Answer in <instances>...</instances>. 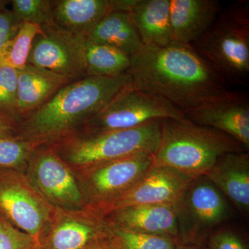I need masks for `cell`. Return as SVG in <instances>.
I'll use <instances>...</instances> for the list:
<instances>
[{
  "label": "cell",
  "mask_w": 249,
  "mask_h": 249,
  "mask_svg": "<svg viewBox=\"0 0 249 249\" xmlns=\"http://www.w3.org/2000/svg\"><path fill=\"white\" fill-rule=\"evenodd\" d=\"M153 165V155H139L74 170L87 206L99 211L132 188Z\"/></svg>",
  "instance_id": "8"
},
{
  "label": "cell",
  "mask_w": 249,
  "mask_h": 249,
  "mask_svg": "<svg viewBox=\"0 0 249 249\" xmlns=\"http://www.w3.org/2000/svg\"><path fill=\"white\" fill-rule=\"evenodd\" d=\"M42 28L44 34L36 36L27 64L46 69L72 81L87 77L86 37L65 30L54 22Z\"/></svg>",
  "instance_id": "11"
},
{
  "label": "cell",
  "mask_w": 249,
  "mask_h": 249,
  "mask_svg": "<svg viewBox=\"0 0 249 249\" xmlns=\"http://www.w3.org/2000/svg\"><path fill=\"white\" fill-rule=\"evenodd\" d=\"M54 210L25 174L0 169V215L11 225L37 241Z\"/></svg>",
  "instance_id": "9"
},
{
  "label": "cell",
  "mask_w": 249,
  "mask_h": 249,
  "mask_svg": "<svg viewBox=\"0 0 249 249\" xmlns=\"http://www.w3.org/2000/svg\"><path fill=\"white\" fill-rule=\"evenodd\" d=\"M183 114L194 124L227 134L249 150V100L246 93L227 90Z\"/></svg>",
  "instance_id": "14"
},
{
  "label": "cell",
  "mask_w": 249,
  "mask_h": 249,
  "mask_svg": "<svg viewBox=\"0 0 249 249\" xmlns=\"http://www.w3.org/2000/svg\"><path fill=\"white\" fill-rule=\"evenodd\" d=\"M194 178L171 167L152 165L131 189L97 212L105 216L137 205H175Z\"/></svg>",
  "instance_id": "13"
},
{
  "label": "cell",
  "mask_w": 249,
  "mask_h": 249,
  "mask_svg": "<svg viewBox=\"0 0 249 249\" xmlns=\"http://www.w3.org/2000/svg\"><path fill=\"white\" fill-rule=\"evenodd\" d=\"M211 249H247L238 234L230 229H218L209 237Z\"/></svg>",
  "instance_id": "29"
},
{
  "label": "cell",
  "mask_w": 249,
  "mask_h": 249,
  "mask_svg": "<svg viewBox=\"0 0 249 249\" xmlns=\"http://www.w3.org/2000/svg\"><path fill=\"white\" fill-rule=\"evenodd\" d=\"M18 124L0 113V137H17Z\"/></svg>",
  "instance_id": "31"
},
{
  "label": "cell",
  "mask_w": 249,
  "mask_h": 249,
  "mask_svg": "<svg viewBox=\"0 0 249 249\" xmlns=\"http://www.w3.org/2000/svg\"><path fill=\"white\" fill-rule=\"evenodd\" d=\"M0 249H37L35 239L0 215Z\"/></svg>",
  "instance_id": "28"
},
{
  "label": "cell",
  "mask_w": 249,
  "mask_h": 249,
  "mask_svg": "<svg viewBox=\"0 0 249 249\" xmlns=\"http://www.w3.org/2000/svg\"><path fill=\"white\" fill-rule=\"evenodd\" d=\"M109 229L104 217L91 208H55L36 241L37 249H88L106 237Z\"/></svg>",
  "instance_id": "12"
},
{
  "label": "cell",
  "mask_w": 249,
  "mask_h": 249,
  "mask_svg": "<svg viewBox=\"0 0 249 249\" xmlns=\"http://www.w3.org/2000/svg\"><path fill=\"white\" fill-rule=\"evenodd\" d=\"M107 235L106 237H103L96 243L93 244L91 247L88 249H114L113 246L111 245L109 239H108Z\"/></svg>",
  "instance_id": "32"
},
{
  "label": "cell",
  "mask_w": 249,
  "mask_h": 249,
  "mask_svg": "<svg viewBox=\"0 0 249 249\" xmlns=\"http://www.w3.org/2000/svg\"><path fill=\"white\" fill-rule=\"evenodd\" d=\"M175 207L181 245H197L231 215L224 195L204 175L193 179Z\"/></svg>",
  "instance_id": "6"
},
{
  "label": "cell",
  "mask_w": 249,
  "mask_h": 249,
  "mask_svg": "<svg viewBox=\"0 0 249 249\" xmlns=\"http://www.w3.org/2000/svg\"><path fill=\"white\" fill-rule=\"evenodd\" d=\"M204 176L244 214L249 212V154L232 152L218 159Z\"/></svg>",
  "instance_id": "18"
},
{
  "label": "cell",
  "mask_w": 249,
  "mask_h": 249,
  "mask_svg": "<svg viewBox=\"0 0 249 249\" xmlns=\"http://www.w3.org/2000/svg\"><path fill=\"white\" fill-rule=\"evenodd\" d=\"M94 43L109 46L131 55L142 44L128 11H114L103 18L86 36Z\"/></svg>",
  "instance_id": "21"
},
{
  "label": "cell",
  "mask_w": 249,
  "mask_h": 249,
  "mask_svg": "<svg viewBox=\"0 0 249 249\" xmlns=\"http://www.w3.org/2000/svg\"><path fill=\"white\" fill-rule=\"evenodd\" d=\"M85 64L87 77H115L128 71L130 56L109 46L87 40Z\"/></svg>",
  "instance_id": "22"
},
{
  "label": "cell",
  "mask_w": 249,
  "mask_h": 249,
  "mask_svg": "<svg viewBox=\"0 0 249 249\" xmlns=\"http://www.w3.org/2000/svg\"><path fill=\"white\" fill-rule=\"evenodd\" d=\"M36 147L18 137H0V169L25 173Z\"/></svg>",
  "instance_id": "25"
},
{
  "label": "cell",
  "mask_w": 249,
  "mask_h": 249,
  "mask_svg": "<svg viewBox=\"0 0 249 249\" xmlns=\"http://www.w3.org/2000/svg\"><path fill=\"white\" fill-rule=\"evenodd\" d=\"M103 217L111 229L163 236L178 242L175 205H137L116 210Z\"/></svg>",
  "instance_id": "15"
},
{
  "label": "cell",
  "mask_w": 249,
  "mask_h": 249,
  "mask_svg": "<svg viewBox=\"0 0 249 249\" xmlns=\"http://www.w3.org/2000/svg\"><path fill=\"white\" fill-rule=\"evenodd\" d=\"M176 249H205L197 245H181L178 244Z\"/></svg>",
  "instance_id": "33"
},
{
  "label": "cell",
  "mask_w": 249,
  "mask_h": 249,
  "mask_svg": "<svg viewBox=\"0 0 249 249\" xmlns=\"http://www.w3.org/2000/svg\"><path fill=\"white\" fill-rule=\"evenodd\" d=\"M222 11L215 0H170V25L173 40L191 45L204 35Z\"/></svg>",
  "instance_id": "17"
},
{
  "label": "cell",
  "mask_w": 249,
  "mask_h": 249,
  "mask_svg": "<svg viewBox=\"0 0 249 249\" xmlns=\"http://www.w3.org/2000/svg\"><path fill=\"white\" fill-rule=\"evenodd\" d=\"M18 70L0 67V113L17 124L20 122L18 110Z\"/></svg>",
  "instance_id": "27"
},
{
  "label": "cell",
  "mask_w": 249,
  "mask_h": 249,
  "mask_svg": "<svg viewBox=\"0 0 249 249\" xmlns=\"http://www.w3.org/2000/svg\"><path fill=\"white\" fill-rule=\"evenodd\" d=\"M22 23L11 9L0 11V49L16 36Z\"/></svg>",
  "instance_id": "30"
},
{
  "label": "cell",
  "mask_w": 249,
  "mask_h": 249,
  "mask_svg": "<svg viewBox=\"0 0 249 249\" xmlns=\"http://www.w3.org/2000/svg\"><path fill=\"white\" fill-rule=\"evenodd\" d=\"M135 0H55L53 22L70 32L86 36L114 11H128Z\"/></svg>",
  "instance_id": "16"
},
{
  "label": "cell",
  "mask_w": 249,
  "mask_h": 249,
  "mask_svg": "<svg viewBox=\"0 0 249 249\" xmlns=\"http://www.w3.org/2000/svg\"><path fill=\"white\" fill-rule=\"evenodd\" d=\"M167 119L188 120L183 111L172 103L130 85L78 131L102 132L130 129L151 121Z\"/></svg>",
  "instance_id": "7"
},
{
  "label": "cell",
  "mask_w": 249,
  "mask_h": 249,
  "mask_svg": "<svg viewBox=\"0 0 249 249\" xmlns=\"http://www.w3.org/2000/svg\"><path fill=\"white\" fill-rule=\"evenodd\" d=\"M9 1L7 0H0V11L7 9L6 6L9 4Z\"/></svg>",
  "instance_id": "34"
},
{
  "label": "cell",
  "mask_w": 249,
  "mask_h": 249,
  "mask_svg": "<svg viewBox=\"0 0 249 249\" xmlns=\"http://www.w3.org/2000/svg\"><path fill=\"white\" fill-rule=\"evenodd\" d=\"M71 82L66 77L29 64L18 70V110L20 121Z\"/></svg>",
  "instance_id": "19"
},
{
  "label": "cell",
  "mask_w": 249,
  "mask_h": 249,
  "mask_svg": "<svg viewBox=\"0 0 249 249\" xmlns=\"http://www.w3.org/2000/svg\"><path fill=\"white\" fill-rule=\"evenodd\" d=\"M170 9V0H135L129 14L142 45L165 47L175 42Z\"/></svg>",
  "instance_id": "20"
},
{
  "label": "cell",
  "mask_w": 249,
  "mask_h": 249,
  "mask_svg": "<svg viewBox=\"0 0 249 249\" xmlns=\"http://www.w3.org/2000/svg\"><path fill=\"white\" fill-rule=\"evenodd\" d=\"M161 137V123L151 121L134 128L102 132L77 131L51 144L73 170L85 169L124 157L152 155Z\"/></svg>",
  "instance_id": "4"
},
{
  "label": "cell",
  "mask_w": 249,
  "mask_h": 249,
  "mask_svg": "<svg viewBox=\"0 0 249 249\" xmlns=\"http://www.w3.org/2000/svg\"><path fill=\"white\" fill-rule=\"evenodd\" d=\"M43 34L40 26L22 22L16 36L0 49V67H9L17 70L25 67L34 40L36 36Z\"/></svg>",
  "instance_id": "23"
},
{
  "label": "cell",
  "mask_w": 249,
  "mask_h": 249,
  "mask_svg": "<svg viewBox=\"0 0 249 249\" xmlns=\"http://www.w3.org/2000/svg\"><path fill=\"white\" fill-rule=\"evenodd\" d=\"M134 89L163 98L183 111L227 91V83L191 45H142L130 56Z\"/></svg>",
  "instance_id": "1"
},
{
  "label": "cell",
  "mask_w": 249,
  "mask_h": 249,
  "mask_svg": "<svg viewBox=\"0 0 249 249\" xmlns=\"http://www.w3.org/2000/svg\"><path fill=\"white\" fill-rule=\"evenodd\" d=\"M226 83L246 85L249 76V4L221 11L215 22L191 45Z\"/></svg>",
  "instance_id": "5"
},
{
  "label": "cell",
  "mask_w": 249,
  "mask_h": 249,
  "mask_svg": "<svg viewBox=\"0 0 249 249\" xmlns=\"http://www.w3.org/2000/svg\"><path fill=\"white\" fill-rule=\"evenodd\" d=\"M24 174L53 207L66 210L88 207L74 170L50 145L36 147Z\"/></svg>",
  "instance_id": "10"
},
{
  "label": "cell",
  "mask_w": 249,
  "mask_h": 249,
  "mask_svg": "<svg viewBox=\"0 0 249 249\" xmlns=\"http://www.w3.org/2000/svg\"><path fill=\"white\" fill-rule=\"evenodd\" d=\"M107 237L114 249H176L178 245L176 240L169 237L111 228Z\"/></svg>",
  "instance_id": "24"
},
{
  "label": "cell",
  "mask_w": 249,
  "mask_h": 249,
  "mask_svg": "<svg viewBox=\"0 0 249 249\" xmlns=\"http://www.w3.org/2000/svg\"><path fill=\"white\" fill-rule=\"evenodd\" d=\"M131 85L128 73L88 76L61 88L48 102L23 118L18 138L36 147L58 142L76 132Z\"/></svg>",
  "instance_id": "2"
},
{
  "label": "cell",
  "mask_w": 249,
  "mask_h": 249,
  "mask_svg": "<svg viewBox=\"0 0 249 249\" xmlns=\"http://www.w3.org/2000/svg\"><path fill=\"white\" fill-rule=\"evenodd\" d=\"M11 11L22 22L40 27L53 22V1L51 0H12Z\"/></svg>",
  "instance_id": "26"
},
{
  "label": "cell",
  "mask_w": 249,
  "mask_h": 249,
  "mask_svg": "<svg viewBox=\"0 0 249 249\" xmlns=\"http://www.w3.org/2000/svg\"><path fill=\"white\" fill-rule=\"evenodd\" d=\"M160 123L161 137L153 165L171 167L196 178L207 173L222 156L249 151L227 134L189 120L167 119Z\"/></svg>",
  "instance_id": "3"
}]
</instances>
